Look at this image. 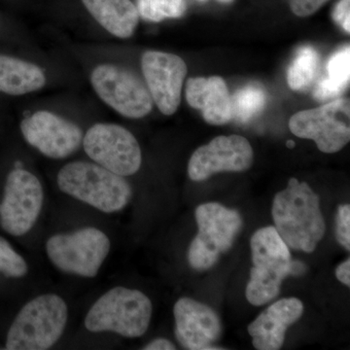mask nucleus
Wrapping results in <instances>:
<instances>
[{
  "mask_svg": "<svg viewBox=\"0 0 350 350\" xmlns=\"http://www.w3.org/2000/svg\"><path fill=\"white\" fill-rule=\"evenodd\" d=\"M275 228L288 247L312 253L325 234L319 196L306 183L291 178L273 204Z\"/></svg>",
  "mask_w": 350,
  "mask_h": 350,
  "instance_id": "obj_1",
  "label": "nucleus"
},
{
  "mask_svg": "<svg viewBox=\"0 0 350 350\" xmlns=\"http://www.w3.org/2000/svg\"><path fill=\"white\" fill-rule=\"evenodd\" d=\"M64 193L105 213L121 211L130 202L131 188L123 176L98 163L72 162L57 174Z\"/></svg>",
  "mask_w": 350,
  "mask_h": 350,
  "instance_id": "obj_2",
  "label": "nucleus"
},
{
  "mask_svg": "<svg viewBox=\"0 0 350 350\" xmlns=\"http://www.w3.org/2000/svg\"><path fill=\"white\" fill-rule=\"evenodd\" d=\"M66 301L55 294L33 299L18 313L7 334L6 349L45 350L56 344L68 321Z\"/></svg>",
  "mask_w": 350,
  "mask_h": 350,
  "instance_id": "obj_3",
  "label": "nucleus"
},
{
  "mask_svg": "<svg viewBox=\"0 0 350 350\" xmlns=\"http://www.w3.org/2000/svg\"><path fill=\"white\" fill-rule=\"evenodd\" d=\"M253 268L246 298L253 306H264L280 294L282 283L292 275L289 247L275 227L258 230L251 239Z\"/></svg>",
  "mask_w": 350,
  "mask_h": 350,
  "instance_id": "obj_4",
  "label": "nucleus"
},
{
  "mask_svg": "<svg viewBox=\"0 0 350 350\" xmlns=\"http://www.w3.org/2000/svg\"><path fill=\"white\" fill-rule=\"evenodd\" d=\"M152 304L138 290L116 287L101 296L85 319L90 332H114L126 338L142 337L150 324Z\"/></svg>",
  "mask_w": 350,
  "mask_h": 350,
  "instance_id": "obj_5",
  "label": "nucleus"
},
{
  "mask_svg": "<svg viewBox=\"0 0 350 350\" xmlns=\"http://www.w3.org/2000/svg\"><path fill=\"white\" fill-rule=\"evenodd\" d=\"M199 232L189 248L188 260L196 269H208L222 253L232 247L241 227L239 211L217 202L200 204L196 209Z\"/></svg>",
  "mask_w": 350,
  "mask_h": 350,
  "instance_id": "obj_6",
  "label": "nucleus"
},
{
  "mask_svg": "<svg viewBox=\"0 0 350 350\" xmlns=\"http://www.w3.org/2000/svg\"><path fill=\"white\" fill-rule=\"evenodd\" d=\"M110 241L96 228L56 234L46 244L48 257L64 273L94 278L110 250Z\"/></svg>",
  "mask_w": 350,
  "mask_h": 350,
  "instance_id": "obj_7",
  "label": "nucleus"
},
{
  "mask_svg": "<svg viewBox=\"0 0 350 350\" xmlns=\"http://www.w3.org/2000/svg\"><path fill=\"white\" fill-rule=\"evenodd\" d=\"M91 82L101 100L126 118H142L152 111L153 100L148 88L128 69L101 64L94 69Z\"/></svg>",
  "mask_w": 350,
  "mask_h": 350,
  "instance_id": "obj_8",
  "label": "nucleus"
},
{
  "mask_svg": "<svg viewBox=\"0 0 350 350\" xmlns=\"http://www.w3.org/2000/svg\"><path fill=\"white\" fill-rule=\"evenodd\" d=\"M349 98H338L313 109L296 113L289 129L296 137L312 139L324 153L342 150L350 140Z\"/></svg>",
  "mask_w": 350,
  "mask_h": 350,
  "instance_id": "obj_9",
  "label": "nucleus"
},
{
  "mask_svg": "<svg viewBox=\"0 0 350 350\" xmlns=\"http://www.w3.org/2000/svg\"><path fill=\"white\" fill-rule=\"evenodd\" d=\"M82 144L92 160L114 174L129 176L140 169L139 144L133 133L122 126L96 124L87 131Z\"/></svg>",
  "mask_w": 350,
  "mask_h": 350,
  "instance_id": "obj_10",
  "label": "nucleus"
},
{
  "mask_svg": "<svg viewBox=\"0 0 350 350\" xmlns=\"http://www.w3.org/2000/svg\"><path fill=\"white\" fill-rule=\"evenodd\" d=\"M42 204L43 189L38 177L15 169L7 177L0 204V225L12 236H24L36 224Z\"/></svg>",
  "mask_w": 350,
  "mask_h": 350,
  "instance_id": "obj_11",
  "label": "nucleus"
},
{
  "mask_svg": "<svg viewBox=\"0 0 350 350\" xmlns=\"http://www.w3.org/2000/svg\"><path fill=\"white\" fill-rule=\"evenodd\" d=\"M142 68L152 100L163 114L170 116L178 109L187 66L180 57L148 51L142 59Z\"/></svg>",
  "mask_w": 350,
  "mask_h": 350,
  "instance_id": "obj_12",
  "label": "nucleus"
},
{
  "mask_svg": "<svg viewBox=\"0 0 350 350\" xmlns=\"http://www.w3.org/2000/svg\"><path fill=\"white\" fill-rule=\"evenodd\" d=\"M21 131L27 144L51 159L68 158L83 142L79 126L49 111H38L23 120Z\"/></svg>",
  "mask_w": 350,
  "mask_h": 350,
  "instance_id": "obj_13",
  "label": "nucleus"
},
{
  "mask_svg": "<svg viewBox=\"0 0 350 350\" xmlns=\"http://www.w3.org/2000/svg\"><path fill=\"white\" fill-rule=\"evenodd\" d=\"M253 149L246 138L221 135L194 152L188 165L189 177L204 181L221 172H244L253 163Z\"/></svg>",
  "mask_w": 350,
  "mask_h": 350,
  "instance_id": "obj_14",
  "label": "nucleus"
},
{
  "mask_svg": "<svg viewBox=\"0 0 350 350\" xmlns=\"http://www.w3.org/2000/svg\"><path fill=\"white\" fill-rule=\"evenodd\" d=\"M175 335L185 349H213L211 345L221 335L218 315L209 306L190 298H181L175 304Z\"/></svg>",
  "mask_w": 350,
  "mask_h": 350,
  "instance_id": "obj_15",
  "label": "nucleus"
},
{
  "mask_svg": "<svg viewBox=\"0 0 350 350\" xmlns=\"http://www.w3.org/2000/svg\"><path fill=\"white\" fill-rule=\"evenodd\" d=\"M304 306L299 299L275 301L248 326L252 344L258 350H278L284 342L288 327L301 319Z\"/></svg>",
  "mask_w": 350,
  "mask_h": 350,
  "instance_id": "obj_16",
  "label": "nucleus"
},
{
  "mask_svg": "<svg viewBox=\"0 0 350 350\" xmlns=\"http://www.w3.org/2000/svg\"><path fill=\"white\" fill-rule=\"evenodd\" d=\"M186 100L211 125H225L232 120L231 96L223 78H191L186 84Z\"/></svg>",
  "mask_w": 350,
  "mask_h": 350,
  "instance_id": "obj_17",
  "label": "nucleus"
},
{
  "mask_svg": "<svg viewBox=\"0 0 350 350\" xmlns=\"http://www.w3.org/2000/svg\"><path fill=\"white\" fill-rule=\"evenodd\" d=\"M82 2L94 19L113 36L129 38L135 33L139 14L131 0H82Z\"/></svg>",
  "mask_w": 350,
  "mask_h": 350,
  "instance_id": "obj_18",
  "label": "nucleus"
},
{
  "mask_svg": "<svg viewBox=\"0 0 350 350\" xmlns=\"http://www.w3.org/2000/svg\"><path fill=\"white\" fill-rule=\"evenodd\" d=\"M45 84V75L36 64L0 56V93L22 96L38 91Z\"/></svg>",
  "mask_w": 350,
  "mask_h": 350,
  "instance_id": "obj_19",
  "label": "nucleus"
},
{
  "mask_svg": "<svg viewBox=\"0 0 350 350\" xmlns=\"http://www.w3.org/2000/svg\"><path fill=\"white\" fill-rule=\"evenodd\" d=\"M319 66V55L310 46L301 48L288 69L287 82L294 91H301L314 81Z\"/></svg>",
  "mask_w": 350,
  "mask_h": 350,
  "instance_id": "obj_20",
  "label": "nucleus"
},
{
  "mask_svg": "<svg viewBox=\"0 0 350 350\" xmlns=\"http://www.w3.org/2000/svg\"><path fill=\"white\" fill-rule=\"evenodd\" d=\"M232 100V120L247 123L266 105L267 96L260 85L250 84L236 92Z\"/></svg>",
  "mask_w": 350,
  "mask_h": 350,
  "instance_id": "obj_21",
  "label": "nucleus"
},
{
  "mask_svg": "<svg viewBox=\"0 0 350 350\" xmlns=\"http://www.w3.org/2000/svg\"><path fill=\"white\" fill-rule=\"evenodd\" d=\"M138 14L145 20L161 22L180 18L186 11L185 0H137Z\"/></svg>",
  "mask_w": 350,
  "mask_h": 350,
  "instance_id": "obj_22",
  "label": "nucleus"
},
{
  "mask_svg": "<svg viewBox=\"0 0 350 350\" xmlns=\"http://www.w3.org/2000/svg\"><path fill=\"white\" fill-rule=\"evenodd\" d=\"M0 271L9 278H22L27 275V265L24 258L13 250L5 239L0 237Z\"/></svg>",
  "mask_w": 350,
  "mask_h": 350,
  "instance_id": "obj_23",
  "label": "nucleus"
},
{
  "mask_svg": "<svg viewBox=\"0 0 350 350\" xmlns=\"http://www.w3.org/2000/svg\"><path fill=\"white\" fill-rule=\"evenodd\" d=\"M350 50L349 46H345L336 52L329 59L327 71L332 81L340 85L345 89L349 86L350 75Z\"/></svg>",
  "mask_w": 350,
  "mask_h": 350,
  "instance_id": "obj_24",
  "label": "nucleus"
},
{
  "mask_svg": "<svg viewBox=\"0 0 350 350\" xmlns=\"http://www.w3.org/2000/svg\"><path fill=\"white\" fill-rule=\"evenodd\" d=\"M336 236L340 245L350 250V206L349 204L338 206L336 218Z\"/></svg>",
  "mask_w": 350,
  "mask_h": 350,
  "instance_id": "obj_25",
  "label": "nucleus"
},
{
  "mask_svg": "<svg viewBox=\"0 0 350 350\" xmlns=\"http://www.w3.org/2000/svg\"><path fill=\"white\" fill-rule=\"evenodd\" d=\"M345 91V88L336 84L335 82L332 81L330 78L325 77L317 83L314 92H313V96L317 100L324 101L338 98Z\"/></svg>",
  "mask_w": 350,
  "mask_h": 350,
  "instance_id": "obj_26",
  "label": "nucleus"
},
{
  "mask_svg": "<svg viewBox=\"0 0 350 350\" xmlns=\"http://www.w3.org/2000/svg\"><path fill=\"white\" fill-rule=\"evenodd\" d=\"M329 0H290L292 12L298 17H308L319 10Z\"/></svg>",
  "mask_w": 350,
  "mask_h": 350,
  "instance_id": "obj_27",
  "label": "nucleus"
},
{
  "mask_svg": "<svg viewBox=\"0 0 350 350\" xmlns=\"http://www.w3.org/2000/svg\"><path fill=\"white\" fill-rule=\"evenodd\" d=\"M350 0H340L333 12L334 20L340 25L347 33L350 32L349 24Z\"/></svg>",
  "mask_w": 350,
  "mask_h": 350,
  "instance_id": "obj_28",
  "label": "nucleus"
},
{
  "mask_svg": "<svg viewBox=\"0 0 350 350\" xmlns=\"http://www.w3.org/2000/svg\"><path fill=\"white\" fill-rule=\"evenodd\" d=\"M336 275L340 282L349 286L350 285V260L342 262L336 271Z\"/></svg>",
  "mask_w": 350,
  "mask_h": 350,
  "instance_id": "obj_29",
  "label": "nucleus"
},
{
  "mask_svg": "<svg viewBox=\"0 0 350 350\" xmlns=\"http://www.w3.org/2000/svg\"><path fill=\"white\" fill-rule=\"evenodd\" d=\"M145 350H174V345L165 338H157L144 347Z\"/></svg>",
  "mask_w": 350,
  "mask_h": 350,
  "instance_id": "obj_30",
  "label": "nucleus"
},
{
  "mask_svg": "<svg viewBox=\"0 0 350 350\" xmlns=\"http://www.w3.org/2000/svg\"><path fill=\"white\" fill-rule=\"evenodd\" d=\"M287 147H289V148H293V147H295V142H292V140H289V142H287Z\"/></svg>",
  "mask_w": 350,
  "mask_h": 350,
  "instance_id": "obj_31",
  "label": "nucleus"
},
{
  "mask_svg": "<svg viewBox=\"0 0 350 350\" xmlns=\"http://www.w3.org/2000/svg\"><path fill=\"white\" fill-rule=\"evenodd\" d=\"M219 2H221V3H231L232 0H218Z\"/></svg>",
  "mask_w": 350,
  "mask_h": 350,
  "instance_id": "obj_32",
  "label": "nucleus"
},
{
  "mask_svg": "<svg viewBox=\"0 0 350 350\" xmlns=\"http://www.w3.org/2000/svg\"><path fill=\"white\" fill-rule=\"evenodd\" d=\"M200 1H206V0H200Z\"/></svg>",
  "mask_w": 350,
  "mask_h": 350,
  "instance_id": "obj_33",
  "label": "nucleus"
}]
</instances>
